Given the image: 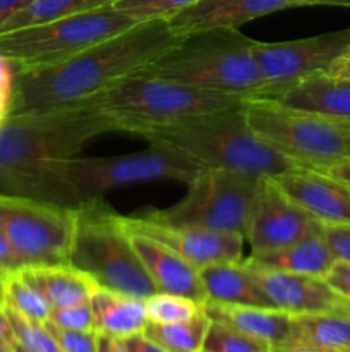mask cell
Returning a JSON list of instances; mask_svg holds the SVG:
<instances>
[{"instance_id": "cell-1", "label": "cell", "mask_w": 350, "mask_h": 352, "mask_svg": "<svg viewBox=\"0 0 350 352\" xmlns=\"http://www.w3.org/2000/svg\"><path fill=\"white\" fill-rule=\"evenodd\" d=\"M117 131L98 96L60 109L7 116L0 124V192L78 208L62 167L93 138Z\"/></svg>"}, {"instance_id": "cell-2", "label": "cell", "mask_w": 350, "mask_h": 352, "mask_svg": "<svg viewBox=\"0 0 350 352\" xmlns=\"http://www.w3.org/2000/svg\"><path fill=\"white\" fill-rule=\"evenodd\" d=\"M180 40L167 19L141 21L64 64L16 72L7 116L88 102L136 76Z\"/></svg>"}, {"instance_id": "cell-3", "label": "cell", "mask_w": 350, "mask_h": 352, "mask_svg": "<svg viewBox=\"0 0 350 352\" xmlns=\"http://www.w3.org/2000/svg\"><path fill=\"white\" fill-rule=\"evenodd\" d=\"M244 105L151 127L139 136L150 144L182 151L205 168H225L254 177H275L297 167L254 134Z\"/></svg>"}, {"instance_id": "cell-4", "label": "cell", "mask_w": 350, "mask_h": 352, "mask_svg": "<svg viewBox=\"0 0 350 352\" xmlns=\"http://www.w3.org/2000/svg\"><path fill=\"white\" fill-rule=\"evenodd\" d=\"M254 41L237 28L185 34L137 74L253 98L266 86L253 55Z\"/></svg>"}, {"instance_id": "cell-5", "label": "cell", "mask_w": 350, "mask_h": 352, "mask_svg": "<svg viewBox=\"0 0 350 352\" xmlns=\"http://www.w3.org/2000/svg\"><path fill=\"white\" fill-rule=\"evenodd\" d=\"M69 263L96 282L100 289L148 299L158 289L144 270L130 241V234L119 215L103 198L89 199L74 208Z\"/></svg>"}, {"instance_id": "cell-6", "label": "cell", "mask_w": 350, "mask_h": 352, "mask_svg": "<svg viewBox=\"0 0 350 352\" xmlns=\"http://www.w3.org/2000/svg\"><path fill=\"white\" fill-rule=\"evenodd\" d=\"M247 96L213 91L184 82L136 74L98 95L103 112L117 131L137 134L151 127L167 126L199 113L235 109Z\"/></svg>"}, {"instance_id": "cell-7", "label": "cell", "mask_w": 350, "mask_h": 352, "mask_svg": "<svg viewBox=\"0 0 350 352\" xmlns=\"http://www.w3.org/2000/svg\"><path fill=\"white\" fill-rule=\"evenodd\" d=\"M244 110L254 134L299 167L329 170L350 158V120L305 112L264 96L247 98Z\"/></svg>"}, {"instance_id": "cell-8", "label": "cell", "mask_w": 350, "mask_h": 352, "mask_svg": "<svg viewBox=\"0 0 350 352\" xmlns=\"http://www.w3.org/2000/svg\"><path fill=\"white\" fill-rule=\"evenodd\" d=\"M137 23L141 21L108 6L0 34V55L16 72L55 67Z\"/></svg>"}, {"instance_id": "cell-9", "label": "cell", "mask_w": 350, "mask_h": 352, "mask_svg": "<svg viewBox=\"0 0 350 352\" xmlns=\"http://www.w3.org/2000/svg\"><path fill=\"white\" fill-rule=\"evenodd\" d=\"M259 179L225 168H202L189 182L180 201L141 217L167 226L199 227L246 237Z\"/></svg>"}, {"instance_id": "cell-10", "label": "cell", "mask_w": 350, "mask_h": 352, "mask_svg": "<svg viewBox=\"0 0 350 352\" xmlns=\"http://www.w3.org/2000/svg\"><path fill=\"white\" fill-rule=\"evenodd\" d=\"M202 165L182 151L151 144L150 150L117 157L72 158L62 167L65 188L75 205L103 198L106 191L124 186L153 181L189 182L202 170Z\"/></svg>"}, {"instance_id": "cell-11", "label": "cell", "mask_w": 350, "mask_h": 352, "mask_svg": "<svg viewBox=\"0 0 350 352\" xmlns=\"http://www.w3.org/2000/svg\"><path fill=\"white\" fill-rule=\"evenodd\" d=\"M74 222L72 208L0 192V229L23 267L69 263Z\"/></svg>"}, {"instance_id": "cell-12", "label": "cell", "mask_w": 350, "mask_h": 352, "mask_svg": "<svg viewBox=\"0 0 350 352\" xmlns=\"http://www.w3.org/2000/svg\"><path fill=\"white\" fill-rule=\"evenodd\" d=\"M350 48V28L301 40L254 41L253 55L263 74L264 89L287 85L311 74L328 72L333 62Z\"/></svg>"}, {"instance_id": "cell-13", "label": "cell", "mask_w": 350, "mask_h": 352, "mask_svg": "<svg viewBox=\"0 0 350 352\" xmlns=\"http://www.w3.org/2000/svg\"><path fill=\"white\" fill-rule=\"evenodd\" d=\"M319 222L302 210L273 177H261L247 226L253 253H268L311 234Z\"/></svg>"}, {"instance_id": "cell-14", "label": "cell", "mask_w": 350, "mask_h": 352, "mask_svg": "<svg viewBox=\"0 0 350 352\" xmlns=\"http://www.w3.org/2000/svg\"><path fill=\"white\" fill-rule=\"evenodd\" d=\"M124 223L129 230L160 241L198 270L223 261H242L246 237L240 234L215 232L199 227L167 226L151 222L144 217H124Z\"/></svg>"}, {"instance_id": "cell-15", "label": "cell", "mask_w": 350, "mask_h": 352, "mask_svg": "<svg viewBox=\"0 0 350 352\" xmlns=\"http://www.w3.org/2000/svg\"><path fill=\"white\" fill-rule=\"evenodd\" d=\"M273 179L318 222L350 223V186L331 172L297 165Z\"/></svg>"}, {"instance_id": "cell-16", "label": "cell", "mask_w": 350, "mask_h": 352, "mask_svg": "<svg viewBox=\"0 0 350 352\" xmlns=\"http://www.w3.org/2000/svg\"><path fill=\"white\" fill-rule=\"evenodd\" d=\"M318 6V0H199L167 19L178 36L222 28H239L247 21L292 9Z\"/></svg>"}, {"instance_id": "cell-17", "label": "cell", "mask_w": 350, "mask_h": 352, "mask_svg": "<svg viewBox=\"0 0 350 352\" xmlns=\"http://www.w3.org/2000/svg\"><path fill=\"white\" fill-rule=\"evenodd\" d=\"M253 270L273 308L281 309L292 316L316 315V313L350 308V302L345 301L323 277L259 270V268Z\"/></svg>"}, {"instance_id": "cell-18", "label": "cell", "mask_w": 350, "mask_h": 352, "mask_svg": "<svg viewBox=\"0 0 350 352\" xmlns=\"http://www.w3.org/2000/svg\"><path fill=\"white\" fill-rule=\"evenodd\" d=\"M129 230V229H127ZM130 241L158 292L184 296L192 301L205 305L206 292L202 287L199 270L189 261L178 256L174 250L150 236L129 230Z\"/></svg>"}, {"instance_id": "cell-19", "label": "cell", "mask_w": 350, "mask_h": 352, "mask_svg": "<svg viewBox=\"0 0 350 352\" xmlns=\"http://www.w3.org/2000/svg\"><path fill=\"white\" fill-rule=\"evenodd\" d=\"M257 96L333 119L350 120V82L328 72L305 76L287 85L266 88Z\"/></svg>"}, {"instance_id": "cell-20", "label": "cell", "mask_w": 350, "mask_h": 352, "mask_svg": "<svg viewBox=\"0 0 350 352\" xmlns=\"http://www.w3.org/2000/svg\"><path fill=\"white\" fill-rule=\"evenodd\" d=\"M335 261V254L323 236L321 222H319V226L311 234L299 239L297 243L288 244L280 250L268 251V253H253L247 258L246 263L253 268H259V270L312 275V277L325 278Z\"/></svg>"}, {"instance_id": "cell-21", "label": "cell", "mask_w": 350, "mask_h": 352, "mask_svg": "<svg viewBox=\"0 0 350 352\" xmlns=\"http://www.w3.org/2000/svg\"><path fill=\"white\" fill-rule=\"evenodd\" d=\"M211 322L222 323L247 337L270 344L271 347L285 346L290 337L292 315L277 308L263 306L220 305L206 301L202 305Z\"/></svg>"}, {"instance_id": "cell-22", "label": "cell", "mask_w": 350, "mask_h": 352, "mask_svg": "<svg viewBox=\"0 0 350 352\" xmlns=\"http://www.w3.org/2000/svg\"><path fill=\"white\" fill-rule=\"evenodd\" d=\"M206 301L220 305L263 306L273 308L266 292L246 261H223L199 270Z\"/></svg>"}, {"instance_id": "cell-23", "label": "cell", "mask_w": 350, "mask_h": 352, "mask_svg": "<svg viewBox=\"0 0 350 352\" xmlns=\"http://www.w3.org/2000/svg\"><path fill=\"white\" fill-rule=\"evenodd\" d=\"M24 278L47 299L51 309L84 305L91 301L98 285L89 275L71 263L38 265L21 268Z\"/></svg>"}, {"instance_id": "cell-24", "label": "cell", "mask_w": 350, "mask_h": 352, "mask_svg": "<svg viewBox=\"0 0 350 352\" xmlns=\"http://www.w3.org/2000/svg\"><path fill=\"white\" fill-rule=\"evenodd\" d=\"M89 302L95 313V330L103 336L126 340L144 332L150 322L144 299L98 287Z\"/></svg>"}, {"instance_id": "cell-25", "label": "cell", "mask_w": 350, "mask_h": 352, "mask_svg": "<svg viewBox=\"0 0 350 352\" xmlns=\"http://www.w3.org/2000/svg\"><path fill=\"white\" fill-rule=\"evenodd\" d=\"M285 346L350 351V308L292 316L290 337Z\"/></svg>"}, {"instance_id": "cell-26", "label": "cell", "mask_w": 350, "mask_h": 352, "mask_svg": "<svg viewBox=\"0 0 350 352\" xmlns=\"http://www.w3.org/2000/svg\"><path fill=\"white\" fill-rule=\"evenodd\" d=\"M117 2L119 0H31L24 9H21L16 16L10 17L0 28V34L50 23L62 17L75 16V14L89 12V10L103 9V7L115 6Z\"/></svg>"}, {"instance_id": "cell-27", "label": "cell", "mask_w": 350, "mask_h": 352, "mask_svg": "<svg viewBox=\"0 0 350 352\" xmlns=\"http://www.w3.org/2000/svg\"><path fill=\"white\" fill-rule=\"evenodd\" d=\"M211 320L201 309L192 320L180 323H151L148 322L144 336L163 347L167 352H202Z\"/></svg>"}, {"instance_id": "cell-28", "label": "cell", "mask_w": 350, "mask_h": 352, "mask_svg": "<svg viewBox=\"0 0 350 352\" xmlns=\"http://www.w3.org/2000/svg\"><path fill=\"white\" fill-rule=\"evenodd\" d=\"M3 301L12 311L34 323H47L50 320L51 306L47 299L24 278L23 272L16 270L2 280Z\"/></svg>"}, {"instance_id": "cell-29", "label": "cell", "mask_w": 350, "mask_h": 352, "mask_svg": "<svg viewBox=\"0 0 350 352\" xmlns=\"http://www.w3.org/2000/svg\"><path fill=\"white\" fill-rule=\"evenodd\" d=\"M146 305L148 320L151 323H180L192 320L199 315L202 305L184 298V296L168 294V292H156L144 299Z\"/></svg>"}, {"instance_id": "cell-30", "label": "cell", "mask_w": 350, "mask_h": 352, "mask_svg": "<svg viewBox=\"0 0 350 352\" xmlns=\"http://www.w3.org/2000/svg\"><path fill=\"white\" fill-rule=\"evenodd\" d=\"M273 347L266 342L247 337L230 327L211 322L205 339L202 352H271Z\"/></svg>"}, {"instance_id": "cell-31", "label": "cell", "mask_w": 350, "mask_h": 352, "mask_svg": "<svg viewBox=\"0 0 350 352\" xmlns=\"http://www.w3.org/2000/svg\"><path fill=\"white\" fill-rule=\"evenodd\" d=\"M7 309H9V318L10 325L14 329V336H16V340L21 346H24L31 352H64L62 347L58 346L54 333L48 330L45 323L30 322V320L17 315L16 311H12L9 306H7Z\"/></svg>"}, {"instance_id": "cell-32", "label": "cell", "mask_w": 350, "mask_h": 352, "mask_svg": "<svg viewBox=\"0 0 350 352\" xmlns=\"http://www.w3.org/2000/svg\"><path fill=\"white\" fill-rule=\"evenodd\" d=\"M199 0H119L115 7L136 21L168 19Z\"/></svg>"}, {"instance_id": "cell-33", "label": "cell", "mask_w": 350, "mask_h": 352, "mask_svg": "<svg viewBox=\"0 0 350 352\" xmlns=\"http://www.w3.org/2000/svg\"><path fill=\"white\" fill-rule=\"evenodd\" d=\"M47 323L71 332H96L91 302L51 309L50 320Z\"/></svg>"}, {"instance_id": "cell-34", "label": "cell", "mask_w": 350, "mask_h": 352, "mask_svg": "<svg viewBox=\"0 0 350 352\" xmlns=\"http://www.w3.org/2000/svg\"><path fill=\"white\" fill-rule=\"evenodd\" d=\"M64 352H98V332H71L45 323Z\"/></svg>"}, {"instance_id": "cell-35", "label": "cell", "mask_w": 350, "mask_h": 352, "mask_svg": "<svg viewBox=\"0 0 350 352\" xmlns=\"http://www.w3.org/2000/svg\"><path fill=\"white\" fill-rule=\"evenodd\" d=\"M321 232L336 260L350 263V223H321Z\"/></svg>"}, {"instance_id": "cell-36", "label": "cell", "mask_w": 350, "mask_h": 352, "mask_svg": "<svg viewBox=\"0 0 350 352\" xmlns=\"http://www.w3.org/2000/svg\"><path fill=\"white\" fill-rule=\"evenodd\" d=\"M325 278L345 301L350 302V263L336 260Z\"/></svg>"}, {"instance_id": "cell-37", "label": "cell", "mask_w": 350, "mask_h": 352, "mask_svg": "<svg viewBox=\"0 0 350 352\" xmlns=\"http://www.w3.org/2000/svg\"><path fill=\"white\" fill-rule=\"evenodd\" d=\"M23 268V263L17 258V254L14 253L12 246L7 241L5 234L0 229V278H5L7 275L12 274V272L21 270Z\"/></svg>"}, {"instance_id": "cell-38", "label": "cell", "mask_w": 350, "mask_h": 352, "mask_svg": "<svg viewBox=\"0 0 350 352\" xmlns=\"http://www.w3.org/2000/svg\"><path fill=\"white\" fill-rule=\"evenodd\" d=\"M14 71L12 64L7 60L3 55H0V102L10 103V96H12L14 88Z\"/></svg>"}, {"instance_id": "cell-39", "label": "cell", "mask_w": 350, "mask_h": 352, "mask_svg": "<svg viewBox=\"0 0 350 352\" xmlns=\"http://www.w3.org/2000/svg\"><path fill=\"white\" fill-rule=\"evenodd\" d=\"M16 344V336H14V329L10 325L9 309L3 299H0V347L5 349H12Z\"/></svg>"}, {"instance_id": "cell-40", "label": "cell", "mask_w": 350, "mask_h": 352, "mask_svg": "<svg viewBox=\"0 0 350 352\" xmlns=\"http://www.w3.org/2000/svg\"><path fill=\"white\" fill-rule=\"evenodd\" d=\"M126 347L129 352H167L161 346H158L154 340H151L150 337L144 336V332L136 333V336L129 337V339L124 340Z\"/></svg>"}, {"instance_id": "cell-41", "label": "cell", "mask_w": 350, "mask_h": 352, "mask_svg": "<svg viewBox=\"0 0 350 352\" xmlns=\"http://www.w3.org/2000/svg\"><path fill=\"white\" fill-rule=\"evenodd\" d=\"M328 74L333 76V78H336V79H342V81L350 82V48L349 50L343 52V54L340 55L335 62H333V65L329 67Z\"/></svg>"}, {"instance_id": "cell-42", "label": "cell", "mask_w": 350, "mask_h": 352, "mask_svg": "<svg viewBox=\"0 0 350 352\" xmlns=\"http://www.w3.org/2000/svg\"><path fill=\"white\" fill-rule=\"evenodd\" d=\"M30 2L31 0H0V28Z\"/></svg>"}, {"instance_id": "cell-43", "label": "cell", "mask_w": 350, "mask_h": 352, "mask_svg": "<svg viewBox=\"0 0 350 352\" xmlns=\"http://www.w3.org/2000/svg\"><path fill=\"white\" fill-rule=\"evenodd\" d=\"M98 352H129L122 339L98 333Z\"/></svg>"}, {"instance_id": "cell-44", "label": "cell", "mask_w": 350, "mask_h": 352, "mask_svg": "<svg viewBox=\"0 0 350 352\" xmlns=\"http://www.w3.org/2000/svg\"><path fill=\"white\" fill-rule=\"evenodd\" d=\"M271 352H350V351L325 349V347H311V346H281V347H273Z\"/></svg>"}, {"instance_id": "cell-45", "label": "cell", "mask_w": 350, "mask_h": 352, "mask_svg": "<svg viewBox=\"0 0 350 352\" xmlns=\"http://www.w3.org/2000/svg\"><path fill=\"white\" fill-rule=\"evenodd\" d=\"M328 172H331L333 175H336V177L342 179V181H345L350 186V158L342 162V164L335 165V167H331Z\"/></svg>"}, {"instance_id": "cell-46", "label": "cell", "mask_w": 350, "mask_h": 352, "mask_svg": "<svg viewBox=\"0 0 350 352\" xmlns=\"http://www.w3.org/2000/svg\"><path fill=\"white\" fill-rule=\"evenodd\" d=\"M318 6H338V7H350V0H318Z\"/></svg>"}, {"instance_id": "cell-47", "label": "cell", "mask_w": 350, "mask_h": 352, "mask_svg": "<svg viewBox=\"0 0 350 352\" xmlns=\"http://www.w3.org/2000/svg\"><path fill=\"white\" fill-rule=\"evenodd\" d=\"M12 352H31V351L26 349V347H24V346H21V344L16 340V344H14V346H12Z\"/></svg>"}, {"instance_id": "cell-48", "label": "cell", "mask_w": 350, "mask_h": 352, "mask_svg": "<svg viewBox=\"0 0 350 352\" xmlns=\"http://www.w3.org/2000/svg\"><path fill=\"white\" fill-rule=\"evenodd\" d=\"M0 299H3V289H2V278H0Z\"/></svg>"}, {"instance_id": "cell-49", "label": "cell", "mask_w": 350, "mask_h": 352, "mask_svg": "<svg viewBox=\"0 0 350 352\" xmlns=\"http://www.w3.org/2000/svg\"><path fill=\"white\" fill-rule=\"evenodd\" d=\"M0 352H12V349H5V347H0Z\"/></svg>"}]
</instances>
